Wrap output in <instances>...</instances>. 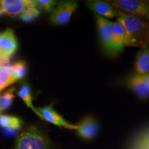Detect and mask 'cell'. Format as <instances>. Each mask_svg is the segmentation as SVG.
I'll return each instance as SVG.
<instances>
[{"label": "cell", "instance_id": "1", "mask_svg": "<svg viewBox=\"0 0 149 149\" xmlns=\"http://www.w3.org/2000/svg\"><path fill=\"white\" fill-rule=\"evenodd\" d=\"M117 21L124 28L127 37L126 46L142 48L149 42V22L119 10Z\"/></svg>", "mask_w": 149, "mask_h": 149}, {"label": "cell", "instance_id": "2", "mask_svg": "<svg viewBox=\"0 0 149 149\" xmlns=\"http://www.w3.org/2000/svg\"><path fill=\"white\" fill-rule=\"evenodd\" d=\"M14 149H51L47 135L37 126H30L17 138Z\"/></svg>", "mask_w": 149, "mask_h": 149}, {"label": "cell", "instance_id": "3", "mask_svg": "<svg viewBox=\"0 0 149 149\" xmlns=\"http://www.w3.org/2000/svg\"><path fill=\"white\" fill-rule=\"evenodd\" d=\"M108 2L125 13L133 15L149 22V1L142 0H111Z\"/></svg>", "mask_w": 149, "mask_h": 149}, {"label": "cell", "instance_id": "4", "mask_svg": "<svg viewBox=\"0 0 149 149\" xmlns=\"http://www.w3.org/2000/svg\"><path fill=\"white\" fill-rule=\"evenodd\" d=\"M77 7L78 3L76 1H59L51 12L50 21L55 26L66 25Z\"/></svg>", "mask_w": 149, "mask_h": 149}, {"label": "cell", "instance_id": "5", "mask_svg": "<svg viewBox=\"0 0 149 149\" xmlns=\"http://www.w3.org/2000/svg\"><path fill=\"white\" fill-rule=\"evenodd\" d=\"M97 28L101 42L102 48L106 54L109 56H114L112 46V23L107 19L95 14Z\"/></svg>", "mask_w": 149, "mask_h": 149}, {"label": "cell", "instance_id": "6", "mask_svg": "<svg viewBox=\"0 0 149 149\" xmlns=\"http://www.w3.org/2000/svg\"><path fill=\"white\" fill-rule=\"evenodd\" d=\"M18 43L14 31L7 29L0 35V57L5 62L9 59L17 50Z\"/></svg>", "mask_w": 149, "mask_h": 149}, {"label": "cell", "instance_id": "7", "mask_svg": "<svg viewBox=\"0 0 149 149\" xmlns=\"http://www.w3.org/2000/svg\"><path fill=\"white\" fill-rule=\"evenodd\" d=\"M124 85L141 100L149 98V86L144 75L135 72L124 80Z\"/></svg>", "mask_w": 149, "mask_h": 149}, {"label": "cell", "instance_id": "8", "mask_svg": "<svg viewBox=\"0 0 149 149\" xmlns=\"http://www.w3.org/2000/svg\"><path fill=\"white\" fill-rule=\"evenodd\" d=\"M53 104L42 108H37L39 117L46 122L51 123L59 127H64L69 130L77 129V126L71 124L64 120V118L57 111L53 109Z\"/></svg>", "mask_w": 149, "mask_h": 149}, {"label": "cell", "instance_id": "9", "mask_svg": "<svg viewBox=\"0 0 149 149\" xmlns=\"http://www.w3.org/2000/svg\"><path fill=\"white\" fill-rule=\"evenodd\" d=\"M77 126V135L85 140H91L97 135L99 124L93 115L85 117Z\"/></svg>", "mask_w": 149, "mask_h": 149}, {"label": "cell", "instance_id": "10", "mask_svg": "<svg viewBox=\"0 0 149 149\" xmlns=\"http://www.w3.org/2000/svg\"><path fill=\"white\" fill-rule=\"evenodd\" d=\"M86 4L87 7L93 10L95 14L107 19L117 18L118 16L119 10L115 8L108 1H100V0H92L86 1Z\"/></svg>", "mask_w": 149, "mask_h": 149}, {"label": "cell", "instance_id": "11", "mask_svg": "<svg viewBox=\"0 0 149 149\" xmlns=\"http://www.w3.org/2000/svg\"><path fill=\"white\" fill-rule=\"evenodd\" d=\"M127 45V37L124 28L119 22L112 23V46L113 55L120 53Z\"/></svg>", "mask_w": 149, "mask_h": 149}, {"label": "cell", "instance_id": "12", "mask_svg": "<svg viewBox=\"0 0 149 149\" xmlns=\"http://www.w3.org/2000/svg\"><path fill=\"white\" fill-rule=\"evenodd\" d=\"M31 1L29 0H1L0 8L7 15L15 17L21 14L31 4Z\"/></svg>", "mask_w": 149, "mask_h": 149}, {"label": "cell", "instance_id": "13", "mask_svg": "<svg viewBox=\"0 0 149 149\" xmlns=\"http://www.w3.org/2000/svg\"><path fill=\"white\" fill-rule=\"evenodd\" d=\"M135 72L141 75L149 74V42L141 48L137 54L135 62Z\"/></svg>", "mask_w": 149, "mask_h": 149}, {"label": "cell", "instance_id": "14", "mask_svg": "<svg viewBox=\"0 0 149 149\" xmlns=\"http://www.w3.org/2000/svg\"><path fill=\"white\" fill-rule=\"evenodd\" d=\"M23 122L19 117L0 113V127L6 130H16L20 129Z\"/></svg>", "mask_w": 149, "mask_h": 149}, {"label": "cell", "instance_id": "15", "mask_svg": "<svg viewBox=\"0 0 149 149\" xmlns=\"http://www.w3.org/2000/svg\"><path fill=\"white\" fill-rule=\"evenodd\" d=\"M17 95L23 100L24 103L28 107L30 108L35 112L36 114L39 116V113L37 111V109H35L34 106L33 104V97L32 93H31V89L30 86L27 83L22 84V86L20 87L19 90L17 92Z\"/></svg>", "mask_w": 149, "mask_h": 149}, {"label": "cell", "instance_id": "16", "mask_svg": "<svg viewBox=\"0 0 149 149\" xmlns=\"http://www.w3.org/2000/svg\"><path fill=\"white\" fill-rule=\"evenodd\" d=\"M40 15V9L35 6L34 1H32L31 4L24 9L23 12L19 15V18L24 22H31L38 17Z\"/></svg>", "mask_w": 149, "mask_h": 149}, {"label": "cell", "instance_id": "17", "mask_svg": "<svg viewBox=\"0 0 149 149\" xmlns=\"http://www.w3.org/2000/svg\"><path fill=\"white\" fill-rule=\"evenodd\" d=\"M15 81L16 79L11 73L9 66L0 67V91L13 84Z\"/></svg>", "mask_w": 149, "mask_h": 149}, {"label": "cell", "instance_id": "18", "mask_svg": "<svg viewBox=\"0 0 149 149\" xmlns=\"http://www.w3.org/2000/svg\"><path fill=\"white\" fill-rule=\"evenodd\" d=\"M9 68L16 81L22 79L26 74L27 66L24 61H17L12 66H9Z\"/></svg>", "mask_w": 149, "mask_h": 149}, {"label": "cell", "instance_id": "19", "mask_svg": "<svg viewBox=\"0 0 149 149\" xmlns=\"http://www.w3.org/2000/svg\"><path fill=\"white\" fill-rule=\"evenodd\" d=\"M15 91V89L14 88H10L3 93L2 95L0 96V113L11 107L15 97L14 94Z\"/></svg>", "mask_w": 149, "mask_h": 149}, {"label": "cell", "instance_id": "20", "mask_svg": "<svg viewBox=\"0 0 149 149\" xmlns=\"http://www.w3.org/2000/svg\"><path fill=\"white\" fill-rule=\"evenodd\" d=\"M34 3L38 8L43 9L46 12H52L54 8L58 3V1L54 0H36Z\"/></svg>", "mask_w": 149, "mask_h": 149}, {"label": "cell", "instance_id": "21", "mask_svg": "<svg viewBox=\"0 0 149 149\" xmlns=\"http://www.w3.org/2000/svg\"><path fill=\"white\" fill-rule=\"evenodd\" d=\"M144 77L145 80L146 81V82H147V84H148V85L149 86V74H146V75H144Z\"/></svg>", "mask_w": 149, "mask_h": 149}, {"label": "cell", "instance_id": "22", "mask_svg": "<svg viewBox=\"0 0 149 149\" xmlns=\"http://www.w3.org/2000/svg\"><path fill=\"white\" fill-rule=\"evenodd\" d=\"M3 10H1V8H0V18H1V17L3 15Z\"/></svg>", "mask_w": 149, "mask_h": 149}, {"label": "cell", "instance_id": "23", "mask_svg": "<svg viewBox=\"0 0 149 149\" xmlns=\"http://www.w3.org/2000/svg\"><path fill=\"white\" fill-rule=\"evenodd\" d=\"M0 60H1V61H3V60H2V59H1V57H0ZM4 62H5V61H4Z\"/></svg>", "mask_w": 149, "mask_h": 149}, {"label": "cell", "instance_id": "24", "mask_svg": "<svg viewBox=\"0 0 149 149\" xmlns=\"http://www.w3.org/2000/svg\"><path fill=\"white\" fill-rule=\"evenodd\" d=\"M0 35H1V34H0Z\"/></svg>", "mask_w": 149, "mask_h": 149}]
</instances>
